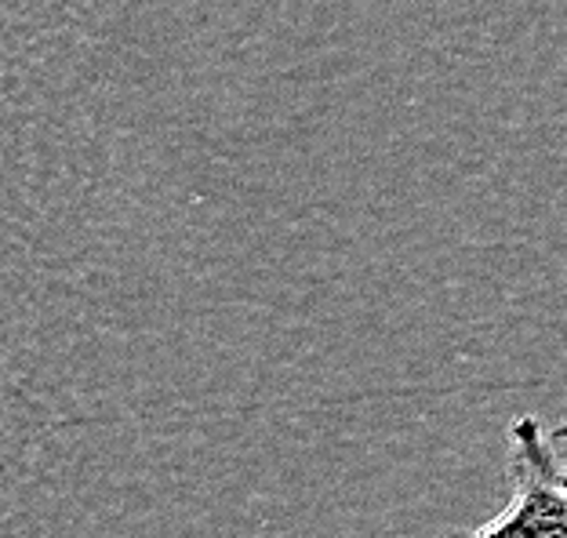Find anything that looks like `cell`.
I'll list each match as a JSON object with an SVG mask.
<instances>
[{
  "label": "cell",
  "instance_id": "cell-1",
  "mask_svg": "<svg viewBox=\"0 0 567 538\" xmlns=\"http://www.w3.org/2000/svg\"><path fill=\"white\" fill-rule=\"evenodd\" d=\"M564 430H546L535 415H520L506 430V463L513 503L495 520L444 538H567V473Z\"/></svg>",
  "mask_w": 567,
  "mask_h": 538
}]
</instances>
